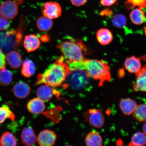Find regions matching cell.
<instances>
[{
  "label": "cell",
  "mask_w": 146,
  "mask_h": 146,
  "mask_svg": "<svg viewBox=\"0 0 146 146\" xmlns=\"http://www.w3.org/2000/svg\"><path fill=\"white\" fill-rule=\"evenodd\" d=\"M133 117L140 122H146V105H137L135 110L133 113Z\"/></svg>",
  "instance_id": "obj_24"
},
{
  "label": "cell",
  "mask_w": 146,
  "mask_h": 146,
  "mask_svg": "<svg viewBox=\"0 0 146 146\" xmlns=\"http://www.w3.org/2000/svg\"><path fill=\"white\" fill-rule=\"evenodd\" d=\"M125 4L129 10H132L136 7H138V8L141 10L146 9V0H126Z\"/></svg>",
  "instance_id": "obj_28"
},
{
  "label": "cell",
  "mask_w": 146,
  "mask_h": 146,
  "mask_svg": "<svg viewBox=\"0 0 146 146\" xmlns=\"http://www.w3.org/2000/svg\"><path fill=\"white\" fill-rule=\"evenodd\" d=\"M21 140L23 144L27 146H32L37 141L35 132L31 128L27 127L23 129L21 134Z\"/></svg>",
  "instance_id": "obj_12"
},
{
  "label": "cell",
  "mask_w": 146,
  "mask_h": 146,
  "mask_svg": "<svg viewBox=\"0 0 146 146\" xmlns=\"http://www.w3.org/2000/svg\"><path fill=\"white\" fill-rule=\"evenodd\" d=\"M130 18L132 23L136 25H140L144 23L145 19V12L141 9H134L130 14Z\"/></svg>",
  "instance_id": "obj_21"
},
{
  "label": "cell",
  "mask_w": 146,
  "mask_h": 146,
  "mask_svg": "<svg viewBox=\"0 0 146 146\" xmlns=\"http://www.w3.org/2000/svg\"><path fill=\"white\" fill-rule=\"evenodd\" d=\"M43 15L52 19H56L61 16L62 9L59 3L54 1L46 3L44 6Z\"/></svg>",
  "instance_id": "obj_7"
},
{
  "label": "cell",
  "mask_w": 146,
  "mask_h": 146,
  "mask_svg": "<svg viewBox=\"0 0 146 146\" xmlns=\"http://www.w3.org/2000/svg\"><path fill=\"white\" fill-rule=\"evenodd\" d=\"M96 38L100 44L105 45L109 44L113 39L112 32L109 29H101L98 30L96 34Z\"/></svg>",
  "instance_id": "obj_17"
},
{
  "label": "cell",
  "mask_w": 146,
  "mask_h": 146,
  "mask_svg": "<svg viewBox=\"0 0 146 146\" xmlns=\"http://www.w3.org/2000/svg\"><path fill=\"white\" fill-rule=\"evenodd\" d=\"M143 129L144 133L146 135V123L144 124L143 127Z\"/></svg>",
  "instance_id": "obj_34"
},
{
  "label": "cell",
  "mask_w": 146,
  "mask_h": 146,
  "mask_svg": "<svg viewBox=\"0 0 146 146\" xmlns=\"http://www.w3.org/2000/svg\"><path fill=\"white\" fill-rule=\"evenodd\" d=\"M16 3L11 0H7L0 5V15L8 19H12L18 13Z\"/></svg>",
  "instance_id": "obj_5"
},
{
  "label": "cell",
  "mask_w": 146,
  "mask_h": 146,
  "mask_svg": "<svg viewBox=\"0 0 146 146\" xmlns=\"http://www.w3.org/2000/svg\"><path fill=\"white\" fill-rule=\"evenodd\" d=\"M146 143V135L144 133L137 132L133 135L129 146H142Z\"/></svg>",
  "instance_id": "obj_26"
},
{
  "label": "cell",
  "mask_w": 146,
  "mask_h": 146,
  "mask_svg": "<svg viewBox=\"0 0 146 146\" xmlns=\"http://www.w3.org/2000/svg\"><path fill=\"white\" fill-rule=\"evenodd\" d=\"M89 78L85 70L73 69L69 70V72L65 81L72 88L80 90L88 84Z\"/></svg>",
  "instance_id": "obj_4"
},
{
  "label": "cell",
  "mask_w": 146,
  "mask_h": 146,
  "mask_svg": "<svg viewBox=\"0 0 146 146\" xmlns=\"http://www.w3.org/2000/svg\"><path fill=\"white\" fill-rule=\"evenodd\" d=\"M56 135L53 131L45 129L41 131L38 137V143L40 146L53 145L56 142Z\"/></svg>",
  "instance_id": "obj_8"
},
{
  "label": "cell",
  "mask_w": 146,
  "mask_h": 146,
  "mask_svg": "<svg viewBox=\"0 0 146 146\" xmlns=\"http://www.w3.org/2000/svg\"><path fill=\"white\" fill-rule=\"evenodd\" d=\"M41 44L39 38L35 34H31L25 36L23 45L25 50L30 53L37 50Z\"/></svg>",
  "instance_id": "obj_11"
},
{
  "label": "cell",
  "mask_w": 146,
  "mask_h": 146,
  "mask_svg": "<svg viewBox=\"0 0 146 146\" xmlns=\"http://www.w3.org/2000/svg\"><path fill=\"white\" fill-rule=\"evenodd\" d=\"M5 56L1 49H0V70L5 68L6 62Z\"/></svg>",
  "instance_id": "obj_31"
},
{
  "label": "cell",
  "mask_w": 146,
  "mask_h": 146,
  "mask_svg": "<svg viewBox=\"0 0 146 146\" xmlns=\"http://www.w3.org/2000/svg\"><path fill=\"white\" fill-rule=\"evenodd\" d=\"M36 94L38 98L44 102L50 100L53 95V91L51 87L44 85L38 88L36 91Z\"/></svg>",
  "instance_id": "obj_19"
},
{
  "label": "cell",
  "mask_w": 146,
  "mask_h": 146,
  "mask_svg": "<svg viewBox=\"0 0 146 146\" xmlns=\"http://www.w3.org/2000/svg\"><path fill=\"white\" fill-rule=\"evenodd\" d=\"M17 145V140L11 133L5 132L0 139V145L2 146H15Z\"/></svg>",
  "instance_id": "obj_22"
},
{
  "label": "cell",
  "mask_w": 146,
  "mask_h": 146,
  "mask_svg": "<svg viewBox=\"0 0 146 146\" xmlns=\"http://www.w3.org/2000/svg\"><path fill=\"white\" fill-rule=\"evenodd\" d=\"M125 66L126 70L130 73L136 74L141 68L142 64L139 58L133 56L126 60Z\"/></svg>",
  "instance_id": "obj_15"
},
{
  "label": "cell",
  "mask_w": 146,
  "mask_h": 146,
  "mask_svg": "<svg viewBox=\"0 0 146 146\" xmlns=\"http://www.w3.org/2000/svg\"><path fill=\"white\" fill-rule=\"evenodd\" d=\"M65 59L69 64L82 61L86 59L85 56L88 53V50L80 39L69 38L68 40L61 41L57 45Z\"/></svg>",
  "instance_id": "obj_2"
},
{
  "label": "cell",
  "mask_w": 146,
  "mask_h": 146,
  "mask_svg": "<svg viewBox=\"0 0 146 146\" xmlns=\"http://www.w3.org/2000/svg\"><path fill=\"white\" fill-rule=\"evenodd\" d=\"M103 140L99 133L93 131L87 134L85 139V143L88 146H100Z\"/></svg>",
  "instance_id": "obj_18"
},
{
  "label": "cell",
  "mask_w": 146,
  "mask_h": 146,
  "mask_svg": "<svg viewBox=\"0 0 146 146\" xmlns=\"http://www.w3.org/2000/svg\"><path fill=\"white\" fill-rule=\"evenodd\" d=\"M85 70L89 77L99 80L100 86H103L105 82L111 81L109 66L107 63L103 60L89 59Z\"/></svg>",
  "instance_id": "obj_3"
},
{
  "label": "cell",
  "mask_w": 146,
  "mask_h": 146,
  "mask_svg": "<svg viewBox=\"0 0 146 146\" xmlns=\"http://www.w3.org/2000/svg\"><path fill=\"white\" fill-rule=\"evenodd\" d=\"M28 110L31 113L34 114L41 113L45 108L44 101L39 98H33L28 102L27 105Z\"/></svg>",
  "instance_id": "obj_14"
},
{
  "label": "cell",
  "mask_w": 146,
  "mask_h": 146,
  "mask_svg": "<svg viewBox=\"0 0 146 146\" xmlns=\"http://www.w3.org/2000/svg\"><path fill=\"white\" fill-rule=\"evenodd\" d=\"M137 106L136 102L131 98H124L120 100L119 107L123 113L127 115L132 114Z\"/></svg>",
  "instance_id": "obj_16"
},
{
  "label": "cell",
  "mask_w": 146,
  "mask_h": 146,
  "mask_svg": "<svg viewBox=\"0 0 146 146\" xmlns=\"http://www.w3.org/2000/svg\"><path fill=\"white\" fill-rule=\"evenodd\" d=\"M69 72L68 64L65 62V58L62 56L49 66L43 74L38 75L36 83L57 87L65 81Z\"/></svg>",
  "instance_id": "obj_1"
},
{
  "label": "cell",
  "mask_w": 146,
  "mask_h": 146,
  "mask_svg": "<svg viewBox=\"0 0 146 146\" xmlns=\"http://www.w3.org/2000/svg\"><path fill=\"white\" fill-rule=\"evenodd\" d=\"M112 23L115 27L123 28L127 25V18L123 14H117L113 17Z\"/></svg>",
  "instance_id": "obj_29"
},
{
  "label": "cell",
  "mask_w": 146,
  "mask_h": 146,
  "mask_svg": "<svg viewBox=\"0 0 146 146\" xmlns=\"http://www.w3.org/2000/svg\"><path fill=\"white\" fill-rule=\"evenodd\" d=\"M23 0H16V1H14L15 2L17 5L19 4L20 3H22V1Z\"/></svg>",
  "instance_id": "obj_35"
},
{
  "label": "cell",
  "mask_w": 146,
  "mask_h": 146,
  "mask_svg": "<svg viewBox=\"0 0 146 146\" xmlns=\"http://www.w3.org/2000/svg\"><path fill=\"white\" fill-rule=\"evenodd\" d=\"M5 60L9 65L13 69H17L21 67L23 61L22 57L17 51H11L5 56Z\"/></svg>",
  "instance_id": "obj_13"
},
{
  "label": "cell",
  "mask_w": 146,
  "mask_h": 146,
  "mask_svg": "<svg viewBox=\"0 0 146 146\" xmlns=\"http://www.w3.org/2000/svg\"><path fill=\"white\" fill-rule=\"evenodd\" d=\"M86 116L90 125L96 128L102 127L104 124V116L100 109H90L87 112Z\"/></svg>",
  "instance_id": "obj_6"
},
{
  "label": "cell",
  "mask_w": 146,
  "mask_h": 146,
  "mask_svg": "<svg viewBox=\"0 0 146 146\" xmlns=\"http://www.w3.org/2000/svg\"><path fill=\"white\" fill-rule=\"evenodd\" d=\"M135 75L136 78L133 84V90L136 92H146V65Z\"/></svg>",
  "instance_id": "obj_9"
},
{
  "label": "cell",
  "mask_w": 146,
  "mask_h": 146,
  "mask_svg": "<svg viewBox=\"0 0 146 146\" xmlns=\"http://www.w3.org/2000/svg\"><path fill=\"white\" fill-rule=\"evenodd\" d=\"M15 118L14 114L10 110L8 105H3L0 107V124L3 123L7 119L13 121Z\"/></svg>",
  "instance_id": "obj_25"
},
{
  "label": "cell",
  "mask_w": 146,
  "mask_h": 146,
  "mask_svg": "<svg viewBox=\"0 0 146 146\" xmlns=\"http://www.w3.org/2000/svg\"><path fill=\"white\" fill-rule=\"evenodd\" d=\"M36 25L39 30L43 32L48 31L53 25L52 19L44 16L38 18Z\"/></svg>",
  "instance_id": "obj_23"
},
{
  "label": "cell",
  "mask_w": 146,
  "mask_h": 146,
  "mask_svg": "<svg viewBox=\"0 0 146 146\" xmlns=\"http://www.w3.org/2000/svg\"><path fill=\"white\" fill-rule=\"evenodd\" d=\"M72 4L76 7L81 6L87 3V0H70Z\"/></svg>",
  "instance_id": "obj_33"
},
{
  "label": "cell",
  "mask_w": 146,
  "mask_h": 146,
  "mask_svg": "<svg viewBox=\"0 0 146 146\" xmlns=\"http://www.w3.org/2000/svg\"><path fill=\"white\" fill-rule=\"evenodd\" d=\"M12 92L16 97L23 99L28 97L31 92V89L28 84L23 81L16 83L12 89Z\"/></svg>",
  "instance_id": "obj_10"
},
{
  "label": "cell",
  "mask_w": 146,
  "mask_h": 146,
  "mask_svg": "<svg viewBox=\"0 0 146 146\" xmlns=\"http://www.w3.org/2000/svg\"><path fill=\"white\" fill-rule=\"evenodd\" d=\"M10 26V23L8 19L0 15V30H7Z\"/></svg>",
  "instance_id": "obj_30"
},
{
  "label": "cell",
  "mask_w": 146,
  "mask_h": 146,
  "mask_svg": "<svg viewBox=\"0 0 146 146\" xmlns=\"http://www.w3.org/2000/svg\"><path fill=\"white\" fill-rule=\"evenodd\" d=\"M117 1V0H101L100 3L103 6L109 7L114 4Z\"/></svg>",
  "instance_id": "obj_32"
},
{
  "label": "cell",
  "mask_w": 146,
  "mask_h": 146,
  "mask_svg": "<svg viewBox=\"0 0 146 146\" xmlns=\"http://www.w3.org/2000/svg\"><path fill=\"white\" fill-rule=\"evenodd\" d=\"M35 72V64L32 60L26 59L23 62L21 69V74L27 78H30Z\"/></svg>",
  "instance_id": "obj_20"
},
{
  "label": "cell",
  "mask_w": 146,
  "mask_h": 146,
  "mask_svg": "<svg viewBox=\"0 0 146 146\" xmlns=\"http://www.w3.org/2000/svg\"><path fill=\"white\" fill-rule=\"evenodd\" d=\"M13 76L10 71L3 68L0 70V85L7 86L12 81Z\"/></svg>",
  "instance_id": "obj_27"
}]
</instances>
